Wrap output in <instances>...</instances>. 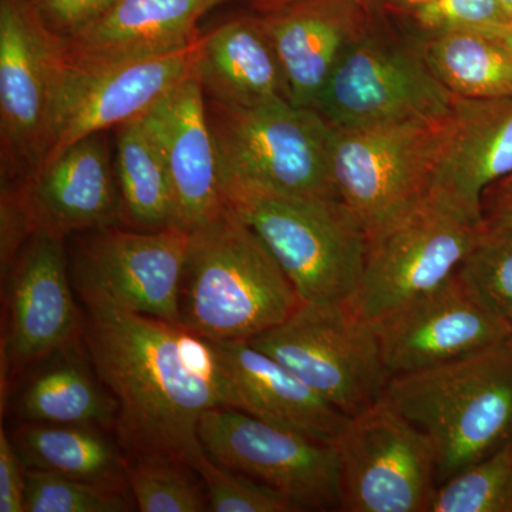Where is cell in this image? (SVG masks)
<instances>
[{
    "mask_svg": "<svg viewBox=\"0 0 512 512\" xmlns=\"http://www.w3.org/2000/svg\"><path fill=\"white\" fill-rule=\"evenodd\" d=\"M386 397L427 437L437 485L512 440V339L458 362L392 377Z\"/></svg>",
    "mask_w": 512,
    "mask_h": 512,
    "instance_id": "3",
    "label": "cell"
},
{
    "mask_svg": "<svg viewBox=\"0 0 512 512\" xmlns=\"http://www.w3.org/2000/svg\"><path fill=\"white\" fill-rule=\"evenodd\" d=\"M480 32L493 37L495 40H498L501 45L507 47V49L512 53V22L504 23V25L493 26V28L480 30Z\"/></svg>",
    "mask_w": 512,
    "mask_h": 512,
    "instance_id": "39",
    "label": "cell"
},
{
    "mask_svg": "<svg viewBox=\"0 0 512 512\" xmlns=\"http://www.w3.org/2000/svg\"><path fill=\"white\" fill-rule=\"evenodd\" d=\"M63 239L35 232L6 278L3 375L22 370L82 339V311L74 302Z\"/></svg>",
    "mask_w": 512,
    "mask_h": 512,
    "instance_id": "16",
    "label": "cell"
},
{
    "mask_svg": "<svg viewBox=\"0 0 512 512\" xmlns=\"http://www.w3.org/2000/svg\"><path fill=\"white\" fill-rule=\"evenodd\" d=\"M187 464L128 460L130 494L141 512L210 511L207 491Z\"/></svg>",
    "mask_w": 512,
    "mask_h": 512,
    "instance_id": "29",
    "label": "cell"
},
{
    "mask_svg": "<svg viewBox=\"0 0 512 512\" xmlns=\"http://www.w3.org/2000/svg\"><path fill=\"white\" fill-rule=\"evenodd\" d=\"M498 2L501 3V6H503L505 15H507L508 19H510V22H512V0H498Z\"/></svg>",
    "mask_w": 512,
    "mask_h": 512,
    "instance_id": "41",
    "label": "cell"
},
{
    "mask_svg": "<svg viewBox=\"0 0 512 512\" xmlns=\"http://www.w3.org/2000/svg\"><path fill=\"white\" fill-rule=\"evenodd\" d=\"M198 437L215 463L274 488L299 510L340 511L339 461L333 444L229 407L205 412Z\"/></svg>",
    "mask_w": 512,
    "mask_h": 512,
    "instance_id": "12",
    "label": "cell"
},
{
    "mask_svg": "<svg viewBox=\"0 0 512 512\" xmlns=\"http://www.w3.org/2000/svg\"><path fill=\"white\" fill-rule=\"evenodd\" d=\"M247 342L348 417L382 399L392 380L375 326L349 303L301 301L281 325Z\"/></svg>",
    "mask_w": 512,
    "mask_h": 512,
    "instance_id": "6",
    "label": "cell"
},
{
    "mask_svg": "<svg viewBox=\"0 0 512 512\" xmlns=\"http://www.w3.org/2000/svg\"><path fill=\"white\" fill-rule=\"evenodd\" d=\"M224 0H117L89 28L64 40L79 69L174 52L197 42V25Z\"/></svg>",
    "mask_w": 512,
    "mask_h": 512,
    "instance_id": "22",
    "label": "cell"
},
{
    "mask_svg": "<svg viewBox=\"0 0 512 512\" xmlns=\"http://www.w3.org/2000/svg\"><path fill=\"white\" fill-rule=\"evenodd\" d=\"M26 467L5 427L0 429V512H25Z\"/></svg>",
    "mask_w": 512,
    "mask_h": 512,
    "instance_id": "36",
    "label": "cell"
},
{
    "mask_svg": "<svg viewBox=\"0 0 512 512\" xmlns=\"http://www.w3.org/2000/svg\"><path fill=\"white\" fill-rule=\"evenodd\" d=\"M225 204L261 238L301 301L352 302L367 235L342 202L242 192Z\"/></svg>",
    "mask_w": 512,
    "mask_h": 512,
    "instance_id": "5",
    "label": "cell"
},
{
    "mask_svg": "<svg viewBox=\"0 0 512 512\" xmlns=\"http://www.w3.org/2000/svg\"><path fill=\"white\" fill-rule=\"evenodd\" d=\"M484 228L512 231V200L485 210Z\"/></svg>",
    "mask_w": 512,
    "mask_h": 512,
    "instance_id": "37",
    "label": "cell"
},
{
    "mask_svg": "<svg viewBox=\"0 0 512 512\" xmlns=\"http://www.w3.org/2000/svg\"><path fill=\"white\" fill-rule=\"evenodd\" d=\"M254 6L259 12H265V10H271L278 8V6L286 5V3L293 2V0H252ZM365 2V0H360Z\"/></svg>",
    "mask_w": 512,
    "mask_h": 512,
    "instance_id": "40",
    "label": "cell"
},
{
    "mask_svg": "<svg viewBox=\"0 0 512 512\" xmlns=\"http://www.w3.org/2000/svg\"><path fill=\"white\" fill-rule=\"evenodd\" d=\"M114 170L124 224L138 231L177 228L173 188L150 111L116 127Z\"/></svg>",
    "mask_w": 512,
    "mask_h": 512,
    "instance_id": "26",
    "label": "cell"
},
{
    "mask_svg": "<svg viewBox=\"0 0 512 512\" xmlns=\"http://www.w3.org/2000/svg\"><path fill=\"white\" fill-rule=\"evenodd\" d=\"M484 227L424 198L367 238L365 268L350 308L373 323L450 281Z\"/></svg>",
    "mask_w": 512,
    "mask_h": 512,
    "instance_id": "10",
    "label": "cell"
},
{
    "mask_svg": "<svg viewBox=\"0 0 512 512\" xmlns=\"http://www.w3.org/2000/svg\"><path fill=\"white\" fill-rule=\"evenodd\" d=\"M150 117L173 188L175 227L190 234L227 210L207 97L195 69L150 110Z\"/></svg>",
    "mask_w": 512,
    "mask_h": 512,
    "instance_id": "19",
    "label": "cell"
},
{
    "mask_svg": "<svg viewBox=\"0 0 512 512\" xmlns=\"http://www.w3.org/2000/svg\"><path fill=\"white\" fill-rule=\"evenodd\" d=\"M430 512H512V440L440 484Z\"/></svg>",
    "mask_w": 512,
    "mask_h": 512,
    "instance_id": "28",
    "label": "cell"
},
{
    "mask_svg": "<svg viewBox=\"0 0 512 512\" xmlns=\"http://www.w3.org/2000/svg\"><path fill=\"white\" fill-rule=\"evenodd\" d=\"M345 512H430L437 487L434 448L386 394L349 417L336 439Z\"/></svg>",
    "mask_w": 512,
    "mask_h": 512,
    "instance_id": "9",
    "label": "cell"
},
{
    "mask_svg": "<svg viewBox=\"0 0 512 512\" xmlns=\"http://www.w3.org/2000/svg\"><path fill=\"white\" fill-rule=\"evenodd\" d=\"M301 303L261 238L234 211L190 232L180 325L211 340H247L281 325Z\"/></svg>",
    "mask_w": 512,
    "mask_h": 512,
    "instance_id": "2",
    "label": "cell"
},
{
    "mask_svg": "<svg viewBox=\"0 0 512 512\" xmlns=\"http://www.w3.org/2000/svg\"><path fill=\"white\" fill-rule=\"evenodd\" d=\"M128 494L26 468V512H126Z\"/></svg>",
    "mask_w": 512,
    "mask_h": 512,
    "instance_id": "32",
    "label": "cell"
},
{
    "mask_svg": "<svg viewBox=\"0 0 512 512\" xmlns=\"http://www.w3.org/2000/svg\"><path fill=\"white\" fill-rule=\"evenodd\" d=\"M190 234L180 228L94 229L73 256L74 286L97 289L127 311L180 325Z\"/></svg>",
    "mask_w": 512,
    "mask_h": 512,
    "instance_id": "15",
    "label": "cell"
},
{
    "mask_svg": "<svg viewBox=\"0 0 512 512\" xmlns=\"http://www.w3.org/2000/svg\"><path fill=\"white\" fill-rule=\"evenodd\" d=\"M373 326L392 377L450 365L512 339L511 326L460 272Z\"/></svg>",
    "mask_w": 512,
    "mask_h": 512,
    "instance_id": "13",
    "label": "cell"
},
{
    "mask_svg": "<svg viewBox=\"0 0 512 512\" xmlns=\"http://www.w3.org/2000/svg\"><path fill=\"white\" fill-rule=\"evenodd\" d=\"M410 6L414 19L429 35L457 30L480 32L511 23L498 0H423Z\"/></svg>",
    "mask_w": 512,
    "mask_h": 512,
    "instance_id": "33",
    "label": "cell"
},
{
    "mask_svg": "<svg viewBox=\"0 0 512 512\" xmlns=\"http://www.w3.org/2000/svg\"><path fill=\"white\" fill-rule=\"evenodd\" d=\"M10 439L30 470L59 474L116 493L130 491L126 454L100 427L26 421Z\"/></svg>",
    "mask_w": 512,
    "mask_h": 512,
    "instance_id": "25",
    "label": "cell"
},
{
    "mask_svg": "<svg viewBox=\"0 0 512 512\" xmlns=\"http://www.w3.org/2000/svg\"><path fill=\"white\" fill-rule=\"evenodd\" d=\"M207 104L224 201L242 192L339 200L333 127L318 111L286 99L251 109Z\"/></svg>",
    "mask_w": 512,
    "mask_h": 512,
    "instance_id": "4",
    "label": "cell"
},
{
    "mask_svg": "<svg viewBox=\"0 0 512 512\" xmlns=\"http://www.w3.org/2000/svg\"><path fill=\"white\" fill-rule=\"evenodd\" d=\"M200 46L201 37L190 46L161 55L86 69L67 63L45 163L76 141L116 128L156 107L194 72Z\"/></svg>",
    "mask_w": 512,
    "mask_h": 512,
    "instance_id": "14",
    "label": "cell"
},
{
    "mask_svg": "<svg viewBox=\"0 0 512 512\" xmlns=\"http://www.w3.org/2000/svg\"><path fill=\"white\" fill-rule=\"evenodd\" d=\"M74 288L87 357L116 399L114 431L127 460L192 467L204 451L201 417L228 407L214 343L178 323L127 311L97 289Z\"/></svg>",
    "mask_w": 512,
    "mask_h": 512,
    "instance_id": "1",
    "label": "cell"
},
{
    "mask_svg": "<svg viewBox=\"0 0 512 512\" xmlns=\"http://www.w3.org/2000/svg\"><path fill=\"white\" fill-rule=\"evenodd\" d=\"M420 49L431 72L454 96L512 97V53L493 37L457 30L430 35Z\"/></svg>",
    "mask_w": 512,
    "mask_h": 512,
    "instance_id": "27",
    "label": "cell"
},
{
    "mask_svg": "<svg viewBox=\"0 0 512 512\" xmlns=\"http://www.w3.org/2000/svg\"><path fill=\"white\" fill-rule=\"evenodd\" d=\"M19 181H2L0 202V262L2 276L9 271L20 249L35 234Z\"/></svg>",
    "mask_w": 512,
    "mask_h": 512,
    "instance_id": "34",
    "label": "cell"
},
{
    "mask_svg": "<svg viewBox=\"0 0 512 512\" xmlns=\"http://www.w3.org/2000/svg\"><path fill=\"white\" fill-rule=\"evenodd\" d=\"M458 272L512 328V231L483 228Z\"/></svg>",
    "mask_w": 512,
    "mask_h": 512,
    "instance_id": "31",
    "label": "cell"
},
{
    "mask_svg": "<svg viewBox=\"0 0 512 512\" xmlns=\"http://www.w3.org/2000/svg\"><path fill=\"white\" fill-rule=\"evenodd\" d=\"M512 200V174L503 180L498 181L493 187L488 188L484 194L483 207L484 211L488 208L495 207V205L504 204Z\"/></svg>",
    "mask_w": 512,
    "mask_h": 512,
    "instance_id": "38",
    "label": "cell"
},
{
    "mask_svg": "<svg viewBox=\"0 0 512 512\" xmlns=\"http://www.w3.org/2000/svg\"><path fill=\"white\" fill-rule=\"evenodd\" d=\"M512 174V97H454L427 197L484 227V194Z\"/></svg>",
    "mask_w": 512,
    "mask_h": 512,
    "instance_id": "17",
    "label": "cell"
},
{
    "mask_svg": "<svg viewBox=\"0 0 512 512\" xmlns=\"http://www.w3.org/2000/svg\"><path fill=\"white\" fill-rule=\"evenodd\" d=\"M360 0H293L258 16L288 84L289 101L315 109L346 47L365 32Z\"/></svg>",
    "mask_w": 512,
    "mask_h": 512,
    "instance_id": "20",
    "label": "cell"
},
{
    "mask_svg": "<svg viewBox=\"0 0 512 512\" xmlns=\"http://www.w3.org/2000/svg\"><path fill=\"white\" fill-rule=\"evenodd\" d=\"M192 468L202 478L210 511L214 512H298V505L284 494L238 473L208 457L201 451Z\"/></svg>",
    "mask_w": 512,
    "mask_h": 512,
    "instance_id": "30",
    "label": "cell"
},
{
    "mask_svg": "<svg viewBox=\"0 0 512 512\" xmlns=\"http://www.w3.org/2000/svg\"><path fill=\"white\" fill-rule=\"evenodd\" d=\"M403 2H406L407 5H414V3L423 2V0H403Z\"/></svg>",
    "mask_w": 512,
    "mask_h": 512,
    "instance_id": "42",
    "label": "cell"
},
{
    "mask_svg": "<svg viewBox=\"0 0 512 512\" xmlns=\"http://www.w3.org/2000/svg\"><path fill=\"white\" fill-rule=\"evenodd\" d=\"M450 120L333 127L336 191L367 238L427 197Z\"/></svg>",
    "mask_w": 512,
    "mask_h": 512,
    "instance_id": "7",
    "label": "cell"
},
{
    "mask_svg": "<svg viewBox=\"0 0 512 512\" xmlns=\"http://www.w3.org/2000/svg\"><path fill=\"white\" fill-rule=\"evenodd\" d=\"M454 97L421 49L384 42L365 30L346 47L313 110L335 128L436 121L451 116Z\"/></svg>",
    "mask_w": 512,
    "mask_h": 512,
    "instance_id": "11",
    "label": "cell"
},
{
    "mask_svg": "<svg viewBox=\"0 0 512 512\" xmlns=\"http://www.w3.org/2000/svg\"><path fill=\"white\" fill-rule=\"evenodd\" d=\"M195 72L207 100L224 107L289 100L281 63L258 16L228 20L201 36Z\"/></svg>",
    "mask_w": 512,
    "mask_h": 512,
    "instance_id": "23",
    "label": "cell"
},
{
    "mask_svg": "<svg viewBox=\"0 0 512 512\" xmlns=\"http://www.w3.org/2000/svg\"><path fill=\"white\" fill-rule=\"evenodd\" d=\"M79 342L42 360L23 387L16 412L28 423L82 424L113 429L117 403ZM40 363V362H39Z\"/></svg>",
    "mask_w": 512,
    "mask_h": 512,
    "instance_id": "24",
    "label": "cell"
},
{
    "mask_svg": "<svg viewBox=\"0 0 512 512\" xmlns=\"http://www.w3.org/2000/svg\"><path fill=\"white\" fill-rule=\"evenodd\" d=\"M67 57L30 0H0L2 180L25 181L45 163Z\"/></svg>",
    "mask_w": 512,
    "mask_h": 512,
    "instance_id": "8",
    "label": "cell"
},
{
    "mask_svg": "<svg viewBox=\"0 0 512 512\" xmlns=\"http://www.w3.org/2000/svg\"><path fill=\"white\" fill-rule=\"evenodd\" d=\"M19 184L36 232L64 238L123 222L116 170L103 131L64 148Z\"/></svg>",
    "mask_w": 512,
    "mask_h": 512,
    "instance_id": "18",
    "label": "cell"
},
{
    "mask_svg": "<svg viewBox=\"0 0 512 512\" xmlns=\"http://www.w3.org/2000/svg\"><path fill=\"white\" fill-rule=\"evenodd\" d=\"M47 28L67 37L99 20L117 0H30Z\"/></svg>",
    "mask_w": 512,
    "mask_h": 512,
    "instance_id": "35",
    "label": "cell"
},
{
    "mask_svg": "<svg viewBox=\"0 0 512 512\" xmlns=\"http://www.w3.org/2000/svg\"><path fill=\"white\" fill-rule=\"evenodd\" d=\"M224 376L229 409L335 444L349 417L286 367L245 340L212 342Z\"/></svg>",
    "mask_w": 512,
    "mask_h": 512,
    "instance_id": "21",
    "label": "cell"
}]
</instances>
